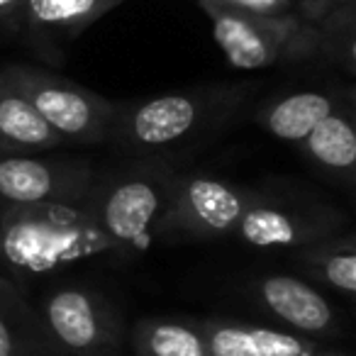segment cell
Segmentation results:
<instances>
[{"label": "cell", "mask_w": 356, "mask_h": 356, "mask_svg": "<svg viewBox=\"0 0 356 356\" xmlns=\"http://www.w3.org/2000/svg\"><path fill=\"white\" fill-rule=\"evenodd\" d=\"M124 0H27L20 30L42 44L69 42Z\"/></svg>", "instance_id": "7c38bea8"}, {"label": "cell", "mask_w": 356, "mask_h": 356, "mask_svg": "<svg viewBox=\"0 0 356 356\" xmlns=\"http://www.w3.org/2000/svg\"><path fill=\"white\" fill-rule=\"evenodd\" d=\"M37 317L56 356H113L120 320L100 293L61 286L42 298Z\"/></svg>", "instance_id": "ba28073f"}, {"label": "cell", "mask_w": 356, "mask_h": 356, "mask_svg": "<svg viewBox=\"0 0 356 356\" xmlns=\"http://www.w3.org/2000/svg\"><path fill=\"white\" fill-rule=\"evenodd\" d=\"M27 0H0V30H20Z\"/></svg>", "instance_id": "7402d4cb"}, {"label": "cell", "mask_w": 356, "mask_h": 356, "mask_svg": "<svg viewBox=\"0 0 356 356\" xmlns=\"http://www.w3.org/2000/svg\"><path fill=\"white\" fill-rule=\"evenodd\" d=\"M208 341L210 356H315L322 346L315 339L293 334L281 327L244 325V322H198Z\"/></svg>", "instance_id": "8fae6325"}, {"label": "cell", "mask_w": 356, "mask_h": 356, "mask_svg": "<svg viewBox=\"0 0 356 356\" xmlns=\"http://www.w3.org/2000/svg\"><path fill=\"white\" fill-rule=\"evenodd\" d=\"M132 349L137 356H210L198 322L171 317L139 320L132 330Z\"/></svg>", "instance_id": "ac0fdd59"}, {"label": "cell", "mask_w": 356, "mask_h": 356, "mask_svg": "<svg viewBox=\"0 0 356 356\" xmlns=\"http://www.w3.org/2000/svg\"><path fill=\"white\" fill-rule=\"evenodd\" d=\"M56 147L61 139L54 129L0 69V154H42Z\"/></svg>", "instance_id": "4fadbf2b"}, {"label": "cell", "mask_w": 356, "mask_h": 356, "mask_svg": "<svg viewBox=\"0 0 356 356\" xmlns=\"http://www.w3.org/2000/svg\"><path fill=\"white\" fill-rule=\"evenodd\" d=\"M200 8H227L229 0H195Z\"/></svg>", "instance_id": "603a6c76"}, {"label": "cell", "mask_w": 356, "mask_h": 356, "mask_svg": "<svg viewBox=\"0 0 356 356\" xmlns=\"http://www.w3.org/2000/svg\"><path fill=\"white\" fill-rule=\"evenodd\" d=\"M0 69L27 95L61 144H103L110 139L120 110L118 100L103 98L76 81L37 66L10 64Z\"/></svg>", "instance_id": "8992f818"}, {"label": "cell", "mask_w": 356, "mask_h": 356, "mask_svg": "<svg viewBox=\"0 0 356 356\" xmlns=\"http://www.w3.org/2000/svg\"><path fill=\"white\" fill-rule=\"evenodd\" d=\"M213 37L234 69L259 71L281 64L317 59L315 25L296 13L257 15L237 8H203Z\"/></svg>", "instance_id": "277c9868"}, {"label": "cell", "mask_w": 356, "mask_h": 356, "mask_svg": "<svg viewBox=\"0 0 356 356\" xmlns=\"http://www.w3.org/2000/svg\"><path fill=\"white\" fill-rule=\"evenodd\" d=\"M341 3H346V0H296V15L310 25H317L322 17H327Z\"/></svg>", "instance_id": "44dd1931"}, {"label": "cell", "mask_w": 356, "mask_h": 356, "mask_svg": "<svg viewBox=\"0 0 356 356\" xmlns=\"http://www.w3.org/2000/svg\"><path fill=\"white\" fill-rule=\"evenodd\" d=\"M349 218L339 208L307 193L252 191L232 237L254 249H296L339 237Z\"/></svg>", "instance_id": "5b68a950"}, {"label": "cell", "mask_w": 356, "mask_h": 356, "mask_svg": "<svg viewBox=\"0 0 356 356\" xmlns=\"http://www.w3.org/2000/svg\"><path fill=\"white\" fill-rule=\"evenodd\" d=\"M173 176L171 163L154 159L100 173L93 193L95 218L120 259L144 252L156 237Z\"/></svg>", "instance_id": "3957f363"}, {"label": "cell", "mask_w": 356, "mask_h": 356, "mask_svg": "<svg viewBox=\"0 0 356 356\" xmlns=\"http://www.w3.org/2000/svg\"><path fill=\"white\" fill-rule=\"evenodd\" d=\"M227 8L257 13V15H286V13H296V0H229Z\"/></svg>", "instance_id": "ffe728a7"}, {"label": "cell", "mask_w": 356, "mask_h": 356, "mask_svg": "<svg viewBox=\"0 0 356 356\" xmlns=\"http://www.w3.org/2000/svg\"><path fill=\"white\" fill-rule=\"evenodd\" d=\"M334 110H339V98L334 93L300 90L268 103L259 113V124L281 142L300 144Z\"/></svg>", "instance_id": "9a60e30c"}, {"label": "cell", "mask_w": 356, "mask_h": 356, "mask_svg": "<svg viewBox=\"0 0 356 356\" xmlns=\"http://www.w3.org/2000/svg\"><path fill=\"white\" fill-rule=\"evenodd\" d=\"M249 291L273 320L281 322V330L315 341L339 337V312L332 307L325 293L317 291L315 283L291 273H271L254 278Z\"/></svg>", "instance_id": "30bf717a"}, {"label": "cell", "mask_w": 356, "mask_h": 356, "mask_svg": "<svg viewBox=\"0 0 356 356\" xmlns=\"http://www.w3.org/2000/svg\"><path fill=\"white\" fill-rule=\"evenodd\" d=\"M356 0H346L315 25L317 59L356 76Z\"/></svg>", "instance_id": "d6986e66"}, {"label": "cell", "mask_w": 356, "mask_h": 356, "mask_svg": "<svg viewBox=\"0 0 356 356\" xmlns=\"http://www.w3.org/2000/svg\"><path fill=\"white\" fill-rule=\"evenodd\" d=\"M0 356H56L22 288L0 276Z\"/></svg>", "instance_id": "2e32d148"}, {"label": "cell", "mask_w": 356, "mask_h": 356, "mask_svg": "<svg viewBox=\"0 0 356 356\" xmlns=\"http://www.w3.org/2000/svg\"><path fill=\"white\" fill-rule=\"evenodd\" d=\"M100 173L93 161L79 156L0 154V210L79 195Z\"/></svg>", "instance_id": "9c48e42d"}, {"label": "cell", "mask_w": 356, "mask_h": 356, "mask_svg": "<svg viewBox=\"0 0 356 356\" xmlns=\"http://www.w3.org/2000/svg\"><path fill=\"white\" fill-rule=\"evenodd\" d=\"M244 103V86H200L120 103L108 142L134 159L166 161L222 132Z\"/></svg>", "instance_id": "7a4b0ae2"}, {"label": "cell", "mask_w": 356, "mask_h": 356, "mask_svg": "<svg viewBox=\"0 0 356 356\" xmlns=\"http://www.w3.org/2000/svg\"><path fill=\"white\" fill-rule=\"evenodd\" d=\"M291 259L302 273L305 281L320 283L334 293L351 298L356 293V244L351 234L325 239L291 252Z\"/></svg>", "instance_id": "e0dca14e"}, {"label": "cell", "mask_w": 356, "mask_h": 356, "mask_svg": "<svg viewBox=\"0 0 356 356\" xmlns=\"http://www.w3.org/2000/svg\"><path fill=\"white\" fill-rule=\"evenodd\" d=\"M95 184L69 198L0 210V268L10 281L20 286L90 259L118 257L95 218Z\"/></svg>", "instance_id": "6da1fadb"}, {"label": "cell", "mask_w": 356, "mask_h": 356, "mask_svg": "<svg viewBox=\"0 0 356 356\" xmlns=\"http://www.w3.org/2000/svg\"><path fill=\"white\" fill-rule=\"evenodd\" d=\"M315 356H339V354H332V351H325V349H322V351H317Z\"/></svg>", "instance_id": "cb8c5ba5"}, {"label": "cell", "mask_w": 356, "mask_h": 356, "mask_svg": "<svg viewBox=\"0 0 356 356\" xmlns=\"http://www.w3.org/2000/svg\"><path fill=\"white\" fill-rule=\"evenodd\" d=\"M252 191L210 173H176L156 237L163 242H218L232 237Z\"/></svg>", "instance_id": "52a82bcc"}, {"label": "cell", "mask_w": 356, "mask_h": 356, "mask_svg": "<svg viewBox=\"0 0 356 356\" xmlns=\"http://www.w3.org/2000/svg\"><path fill=\"white\" fill-rule=\"evenodd\" d=\"M302 152L322 173L351 188L356 168V127L349 110L327 115L300 142Z\"/></svg>", "instance_id": "5bb4252c"}]
</instances>
